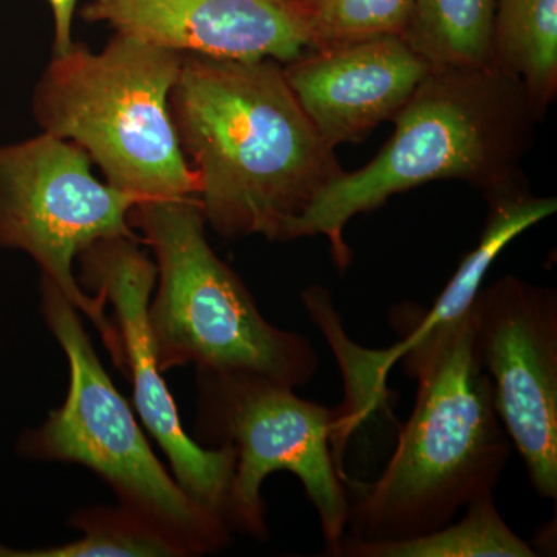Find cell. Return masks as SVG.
Here are the masks:
<instances>
[{
  "mask_svg": "<svg viewBox=\"0 0 557 557\" xmlns=\"http://www.w3.org/2000/svg\"><path fill=\"white\" fill-rule=\"evenodd\" d=\"M172 121L197 177L196 200L223 239L282 242L344 170L274 60L183 54Z\"/></svg>",
  "mask_w": 557,
  "mask_h": 557,
  "instance_id": "1",
  "label": "cell"
},
{
  "mask_svg": "<svg viewBox=\"0 0 557 557\" xmlns=\"http://www.w3.org/2000/svg\"><path fill=\"white\" fill-rule=\"evenodd\" d=\"M539 120L522 83L491 62L431 69L375 159L333 180L282 242L325 237L343 273L354 258L344 240L348 222L391 197L440 180H461L487 196L523 180L519 166Z\"/></svg>",
  "mask_w": 557,
  "mask_h": 557,
  "instance_id": "2",
  "label": "cell"
},
{
  "mask_svg": "<svg viewBox=\"0 0 557 557\" xmlns=\"http://www.w3.org/2000/svg\"><path fill=\"white\" fill-rule=\"evenodd\" d=\"M417 383L416 405L380 478L346 475L343 541H403L448 525L494 494L507 467L511 442L474 351L471 313Z\"/></svg>",
  "mask_w": 557,
  "mask_h": 557,
  "instance_id": "3",
  "label": "cell"
},
{
  "mask_svg": "<svg viewBox=\"0 0 557 557\" xmlns=\"http://www.w3.org/2000/svg\"><path fill=\"white\" fill-rule=\"evenodd\" d=\"M131 225L156 256L148 322L161 372L193 364L199 375L251 376L292 388L317 376L310 341L270 324L215 255L196 199L139 201Z\"/></svg>",
  "mask_w": 557,
  "mask_h": 557,
  "instance_id": "4",
  "label": "cell"
},
{
  "mask_svg": "<svg viewBox=\"0 0 557 557\" xmlns=\"http://www.w3.org/2000/svg\"><path fill=\"white\" fill-rule=\"evenodd\" d=\"M182 62L177 51L120 33L100 51L73 42L40 75L33 116L83 149L113 188L139 201L196 199L170 109Z\"/></svg>",
  "mask_w": 557,
  "mask_h": 557,
  "instance_id": "5",
  "label": "cell"
},
{
  "mask_svg": "<svg viewBox=\"0 0 557 557\" xmlns=\"http://www.w3.org/2000/svg\"><path fill=\"white\" fill-rule=\"evenodd\" d=\"M47 324L69 359L67 398L60 409L20 440V453L89 468L123 507L159 523L189 556L225 548L231 530L180 486L150 448L129 403L102 368L75 307L40 277Z\"/></svg>",
  "mask_w": 557,
  "mask_h": 557,
  "instance_id": "6",
  "label": "cell"
},
{
  "mask_svg": "<svg viewBox=\"0 0 557 557\" xmlns=\"http://www.w3.org/2000/svg\"><path fill=\"white\" fill-rule=\"evenodd\" d=\"M203 437L236 449L230 530L269 537L263 482L276 471L299 479L321 522L327 556L346 536V472L335 454L338 410L304 399L295 388L251 376L199 375Z\"/></svg>",
  "mask_w": 557,
  "mask_h": 557,
  "instance_id": "7",
  "label": "cell"
},
{
  "mask_svg": "<svg viewBox=\"0 0 557 557\" xmlns=\"http://www.w3.org/2000/svg\"><path fill=\"white\" fill-rule=\"evenodd\" d=\"M139 200L94 174V163L73 143L39 134L0 146V247L30 256L42 277L94 322L115 368L123 346L104 298L89 295L75 276L78 256L113 237L138 240L131 211Z\"/></svg>",
  "mask_w": 557,
  "mask_h": 557,
  "instance_id": "8",
  "label": "cell"
},
{
  "mask_svg": "<svg viewBox=\"0 0 557 557\" xmlns=\"http://www.w3.org/2000/svg\"><path fill=\"white\" fill-rule=\"evenodd\" d=\"M472 343L537 496L557 498V293L518 276L480 288Z\"/></svg>",
  "mask_w": 557,
  "mask_h": 557,
  "instance_id": "9",
  "label": "cell"
},
{
  "mask_svg": "<svg viewBox=\"0 0 557 557\" xmlns=\"http://www.w3.org/2000/svg\"><path fill=\"white\" fill-rule=\"evenodd\" d=\"M78 262L83 287L112 306L123 346V373L132 381L135 409L143 424L166 454L180 486L226 523L236 449L231 445L205 448L183 429L177 405L161 376L149 330L156 262L138 248L137 240L127 237L90 245L81 252Z\"/></svg>",
  "mask_w": 557,
  "mask_h": 557,
  "instance_id": "10",
  "label": "cell"
},
{
  "mask_svg": "<svg viewBox=\"0 0 557 557\" xmlns=\"http://www.w3.org/2000/svg\"><path fill=\"white\" fill-rule=\"evenodd\" d=\"M83 17L160 49L219 60L285 64L310 50L293 0H91Z\"/></svg>",
  "mask_w": 557,
  "mask_h": 557,
  "instance_id": "11",
  "label": "cell"
},
{
  "mask_svg": "<svg viewBox=\"0 0 557 557\" xmlns=\"http://www.w3.org/2000/svg\"><path fill=\"white\" fill-rule=\"evenodd\" d=\"M282 67L300 108L333 149L394 120L431 70L401 36L309 50Z\"/></svg>",
  "mask_w": 557,
  "mask_h": 557,
  "instance_id": "12",
  "label": "cell"
},
{
  "mask_svg": "<svg viewBox=\"0 0 557 557\" xmlns=\"http://www.w3.org/2000/svg\"><path fill=\"white\" fill-rule=\"evenodd\" d=\"M486 199L490 212L478 247L461 259L434 306L428 310L410 304L395 307L391 321L399 335V343L379 351L359 348L366 376L379 391L388 370L397 362H401L409 379L417 380L424 372L440 348L467 321L486 273L498 255L520 234L555 214L557 209L556 197L534 196L527 188L525 180L487 194Z\"/></svg>",
  "mask_w": 557,
  "mask_h": 557,
  "instance_id": "13",
  "label": "cell"
},
{
  "mask_svg": "<svg viewBox=\"0 0 557 557\" xmlns=\"http://www.w3.org/2000/svg\"><path fill=\"white\" fill-rule=\"evenodd\" d=\"M490 57L522 83L542 119L557 94V0H498Z\"/></svg>",
  "mask_w": 557,
  "mask_h": 557,
  "instance_id": "14",
  "label": "cell"
},
{
  "mask_svg": "<svg viewBox=\"0 0 557 557\" xmlns=\"http://www.w3.org/2000/svg\"><path fill=\"white\" fill-rule=\"evenodd\" d=\"M460 519L420 536L392 542L343 541L333 557H534L536 549L502 518L487 494L469 504Z\"/></svg>",
  "mask_w": 557,
  "mask_h": 557,
  "instance_id": "15",
  "label": "cell"
},
{
  "mask_svg": "<svg viewBox=\"0 0 557 557\" xmlns=\"http://www.w3.org/2000/svg\"><path fill=\"white\" fill-rule=\"evenodd\" d=\"M496 0H412L403 39L431 69L490 64Z\"/></svg>",
  "mask_w": 557,
  "mask_h": 557,
  "instance_id": "16",
  "label": "cell"
},
{
  "mask_svg": "<svg viewBox=\"0 0 557 557\" xmlns=\"http://www.w3.org/2000/svg\"><path fill=\"white\" fill-rule=\"evenodd\" d=\"M72 525L83 537L58 547L11 549L0 545V557H186L170 531L123 507L89 508L76 512Z\"/></svg>",
  "mask_w": 557,
  "mask_h": 557,
  "instance_id": "17",
  "label": "cell"
},
{
  "mask_svg": "<svg viewBox=\"0 0 557 557\" xmlns=\"http://www.w3.org/2000/svg\"><path fill=\"white\" fill-rule=\"evenodd\" d=\"M310 33V50L401 36L408 27L412 0H293Z\"/></svg>",
  "mask_w": 557,
  "mask_h": 557,
  "instance_id": "18",
  "label": "cell"
},
{
  "mask_svg": "<svg viewBox=\"0 0 557 557\" xmlns=\"http://www.w3.org/2000/svg\"><path fill=\"white\" fill-rule=\"evenodd\" d=\"M53 11L54 38L53 54H62L72 49V24L78 0H49Z\"/></svg>",
  "mask_w": 557,
  "mask_h": 557,
  "instance_id": "19",
  "label": "cell"
}]
</instances>
